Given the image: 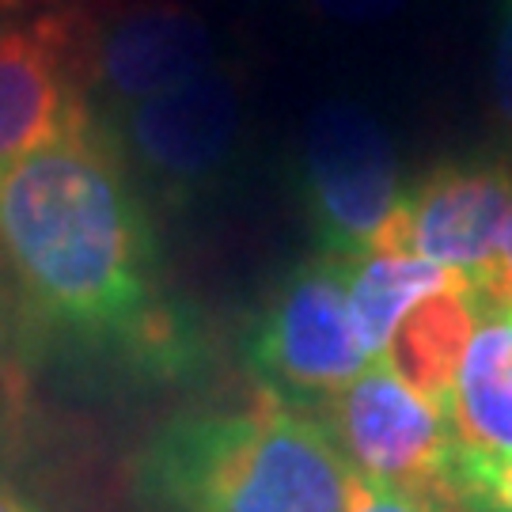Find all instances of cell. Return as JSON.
I'll list each match as a JSON object with an SVG mask.
<instances>
[{
    "instance_id": "20",
    "label": "cell",
    "mask_w": 512,
    "mask_h": 512,
    "mask_svg": "<svg viewBox=\"0 0 512 512\" xmlns=\"http://www.w3.org/2000/svg\"><path fill=\"white\" fill-rule=\"evenodd\" d=\"M440 512H501L494 505H482V501H467V497H456L452 505H444Z\"/></svg>"
},
{
    "instance_id": "4",
    "label": "cell",
    "mask_w": 512,
    "mask_h": 512,
    "mask_svg": "<svg viewBox=\"0 0 512 512\" xmlns=\"http://www.w3.org/2000/svg\"><path fill=\"white\" fill-rule=\"evenodd\" d=\"M243 357L258 387L296 410L342 395L376 361L349 311V262L319 255L293 266L255 311Z\"/></svg>"
},
{
    "instance_id": "5",
    "label": "cell",
    "mask_w": 512,
    "mask_h": 512,
    "mask_svg": "<svg viewBox=\"0 0 512 512\" xmlns=\"http://www.w3.org/2000/svg\"><path fill=\"white\" fill-rule=\"evenodd\" d=\"M296 190L319 255L342 262L372 255L406 190L380 118L349 99L311 110L296 145Z\"/></svg>"
},
{
    "instance_id": "13",
    "label": "cell",
    "mask_w": 512,
    "mask_h": 512,
    "mask_svg": "<svg viewBox=\"0 0 512 512\" xmlns=\"http://www.w3.org/2000/svg\"><path fill=\"white\" fill-rule=\"evenodd\" d=\"M456 497L512 512V459L475 456L456 444Z\"/></svg>"
},
{
    "instance_id": "3",
    "label": "cell",
    "mask_w": 512,
    "mask_h": 512,
    "mask_svg": "<svg viewBox=\"0 0 512 512\" xmlns=\"http://www.w3.org/2000/svg\"><path fill=\"white\" fill-rule=\"evenodd\" d=\"M99 118L148 202L186 209L217 194L236 167L247 129L243 76L217 61L171 92Z\"/></svg>"
},
{
    "instance_id": "16",
    "label": "cell",
    "mask_w": 512,
    "mask_h": 512,
    "mask_svg": "<svg viewBox=\"0 0 512 512\" xmlns=\"http://www.w3.org/2000/svg\"><path fill=\"white\" fill-rule=\"evenodd\" d=\"M311 12L330 23H346V27H365L380 19L395 16L406 0H304Z\"/></svg>"
},
{
    "instance_id": "7",
    "label": "cell",
    "mask_w": 512,
    "mask_h": 512,
    "mask_svg": "<svg viewBox=\"0 0 512 512\" xmlns=\"http://www.w3.org/2000/svg\"><path fill=\"white\" fill-rule=\"evenodd\" d=\"M323 429L349 471L433 501L437 509L456 501V437L448 414L403 384L380 357L323 406Z\"/></svg>"
},
{
    "instance_id": "6",
    "label": "cell",
    "mask_w": 512,
    "mask_h": 512,
    "mask_svg": "<svg viewBox=\"0 0 512 512\" xmlns=\"http://www.w3.org/2000/svg\"><path fill=\"white\" fill-rule=\"evenodd\" d=\"M73 8L95 114L171 92L217 65L213 27L190 0H73Z\"/></svg>"
},
{
    "instance_id": "18",
    "label": "cell",
    "mask_w": 512,
    "mask_h": 512,
    "mask_svg": "<svg viewBox=\"0 0 512 512\" xmlns=\"http://www.w3.org/2000/svg\"><path fill=\"white\" fill-rule=\"evenodd\" d=\"M0 512H46L27 490H19L12 478L0 475Z\"/></svg>"
},
{
    "instance_id": "14",
    "label": "cell",
    "mask_w": 512,
    "mask_h": 512,
    "mask_svg": "<svg viewBox=\"0 0 512 512\" xmlns=\"http://www.w3.org/2000/svg\"><path fill=\"white\" fill-rule=\"evenodd\" d=\"M490 99H494L497 126L512 145V0L497 4L494 54H490Z\"/></svg>"
},
{
    "instance_id": "11",
    "label": "cell",
    "mask_w": 512,
    "mask_h": 512,
    "mask_svg": "<svg viewBox=\"0 0 512 512\" xmlns=\"http://www.w3.org/2000/svg\"><path fill=\"white\" fill-rule=\"evenodd\" d=\"M482 315V293L471 281H459L444 293L421 300L418 308L395 327L384 357L391 372L448 414V399L456 387L463 353L471 346Z\"/></svg>"
},
{
    "instance_id": "8",
    "label": "cell",
    "mask_w": 512,
    "mask_h": 512,
    "mask_svg": "<svg viewBox=\"0 0 512 512\" xmlns=\"http://www.w3.org/2000/svg\"><path fill=\"white\" fill-rule=\"evenodd\" d=\"M509 213L512 167L497 156H452L406 186L372 255L429 258L482 289Z\"/></svg>"
},
{
    "instance_id": "19",
    "label": "cell",
    "mask_w": 512,
    "mask_h": 512,
    "mask_svg": "<svg viewBox=\"0 0 512 512\" xmlns=\"http://www.w3.org/2000/svg\"><path fill=\"white\" fill-rule=\"evenodd\" d=\"M65 4H73V0H0V16L4 12H54Z\"/></svg>"
},
{
    "instance_id": "9",
    "label": "cell",
    "mask_w": 512,
    "mask_h": 512,
    "mask_svg": "<svg viewBox=\"0 0 512 512\" xmlns=\"http://www.w3.org/2000/svg\"><path fill=\"white\" fill-rule=\"evenodd\" d=\"M88 114L73 4L0 31V175Z\"/></svg>"
},
{
    "instance_id": "21",
    "label": "cell",
    "mask_w": 512,
    "mask_h": 512,
    "mask_svg": "<svg viewBox=\"0 0 512 512\" xmlns=\"http://www.w3.org/2000/svg\"><path fill=\"white\" fill-rule=\"evenodd\" d=\"M501 311H505V315L512 319V300H509V304H501Z\"/></svg>"
},
{
    "instance_id": "15",
    "label": "cell",
    "mask_w": 512,
    "mask_h": 512,
    "mask_svg": "<svg viewBox=\"0 0 512 512\" xmlns=\"http://www.w3.org/2000/svg\"><path fill=\"white\" fill-rule=\"evenodd\" d=\"M346 512H440V509L433 501H421L414 494L391 490L384 482H372V478L349 471Z\"/></svg>"
},
{
    "instance_id": "2",
    "label": "cell",
    "mask_w": 512,
    "mask_h": 512,
    "mask_svg": "<svg viewBox=\"0 0 512 512\" xmlns=\"http://www.w3.org/2000/svg\"><path fill=\"white\" fill-rule=\"evenodd\" d=\"M346 486L323 421L262 387L247 406L171 418L137 459L152 512H346Z\"/></svg>"
},
{
    "instance_id": "17",
    "label": "cell",
    "mask_w": 512,
    "mask_h": 512,
    "mask_svg": "<svg viewBox=\"0 0 512 512\" xmlns=\"http://www.w3.org/2000/svg\"><path fill=\"white\" fill-rule=\"evenodd\" d=\"M478 293H482L486 304H494V308H501V304H509L512 300V213H509V220H505V232H501V247H497L494 270H490L486 285H482Z\"/></svg>"
},
{
    "instance_id": "10",
    "label": "cell",
    "mask_w": 512,
    "mask_h": 512,
    "mask_svg": "<svg viewBox=\"0 0 512 512\" xmlns=\"http://www.w3.org/2000/svg\"><path fill=\"white\" fill-rule=\"evenodd\" d=\"M448 425L463 452L512 459V319L486 300L448 399Z\"/></svg>"
},
{
    "instance_id": "1",
    "label": "cell",
    "mask_w": 512,
    "mask_h": 512,
    "mask_svg": "<svg viewBox=\"0 0 512 512\" xmlns=\"http://www.w3.org/2000/svg\"><path fill=\"white\" fill-rule=\"evenodd\" d=\"M0 258L38 327L160 380L194 365L190 311L160 293L152 205L95 110L0 175Z\"/></svg>"
},
{
    "instance_id": "12",
    "label": "cell",
    "mask_w": 512,
    "mask_h": 512,
    "mask_svg": "<svg viewBox=\"0 0 512 512\" xmlns=\"http://www.w3.org/2000/svg\"><path fill=\"white\" fill-rule=\"evenodd\" d=\"M463 274H452L418 255H365L349 262V311L372 357H384L395 327L421 300L452 289Z\"/></svg>"
}]
</instances>
